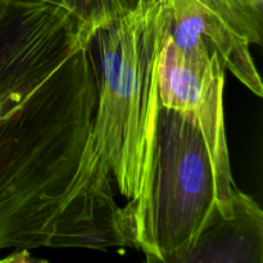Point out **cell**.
Returning a JSON list of instances; mask_svg holds the SVG:
<instances>
[{
	"label": "cell",
	"mask_w": 263,
	"mask_h": 263,
	"mask_svg": "<svg viewBox=\"0 0 263 263\" xmlns=\"http://www.w3.org/2000/svg\"><path fill=\"white\" fill-rule=\"evenodd\" d=\"M167 35L153 0L100 26L90 45L98 100L91 130V159L103 186L126 198L135 248L149 243L152 168L159 107L156 62Z\"/></svg>",
	"instance_id": "obj_1"
},
{
	"label": "cell",
	"mask_w": 263,
	"mask_h": 263,
	"mask_svg": "<svg viewBox=\"0 0 263 263\" xmlns=\"http://www.w3.org/2000/svg\"><path fill=\"white\" fill-rule=\"evenodd\" d=\"M217 213L225 220L235 216L233 202L218 184L202 133L189 118L159 103L146 261L186 263Z\"/></svg>",
	"instance_id": "obj_2"
},
{
	"label": "cell",
	"mask_w": 263,
	"mask_h": 263,
	"mask_svg": "<svg viewBox=\"0 0 263 263\" xmlns=\"http://www.w3.org/2000/svg\"><path fill=\"white\" fill-rule=\"evenodd\" d=\"M225 71L218 53L208 45L181 50L167 35L156 62L159 103L189 118L199 128L221 190L233 202L239 187L231 174L226 139Z\"/></svg>",
	"instance_id": "obj_3"
},
{
	"label": "cell",
	"mask_w": 263,
	"mask_h": 263,
	"mask_svg": "<svg viewBox=\"0 0 263 263\" xmlns=\"http://www.w3.org/2000/svg\"><path fill=\"white\" fill-rule=\"evenodd\" d=\"M167 36L181 50L208 45L249 91L262 97L261 76L251 53L262 44V7L254 0H153Z\"/></svg>",
	"instance_id": "obj_4"
},
{
	"label": "cell",
	"mask_w": 263,
	"mask_h": 263,
	"mask_svg": "<svg viewBox=\"0 0 263 263\" xmlns=\"http://www.w3.org/2000/svg\"><path fill=\"white\" fill-rule=\"evenodd\" d=\"M233 204L235 216L225 220L217 213L200 234L186 263L263 262L262 210L240 189Z\"/></svg>",
	"instance_id": "obj_5"
},
{
	"label": "cell",
	"mask_w": 263,
	"mask_h": 263,
	"mask_svg": "<svg viewBox=\"0 0 263 263\" xmlns=\"http://www.w3.org/2000/svg\"><path fill=\"white\" fill-rule=\"evenodd\" d=\"M140 3L143 0H66L67 8L84 21L92 32L115 18L133 12Z\"/></svg>",
	"instance_id": "obj_6"
},
{
	"label": "cell",
	"mask_w": 263,
	"mask_h": 263,
	"mask_svg": "<svg viewBox=\"0 0 263 263\" xmlns=\"http://www.w3.org/2000/svg\"><path fill=\"white\" fill-rule=\"evenodd\" d=\"M43 2L53 3V4H58V5H63V7H67L66 0H43Z\"/></svg>",
	"instance_id": "obj_7"
},
{
	"label": "cell",
	"mask_w": 263,
	"mask_h": 263,
	"mask_svg": "<svg viewBox=\"0 0 263 263\" xmlns=\"http://www.w3.org/2000/svg\"><path fill=\"white\" fill-rule=\"evenodd\" d=\"M254 2H256L257 4H258V5H261V7H262V4H263V0H254Z\"/></svg>",
	"instance_id": "obj_8"
}]
</instances>
